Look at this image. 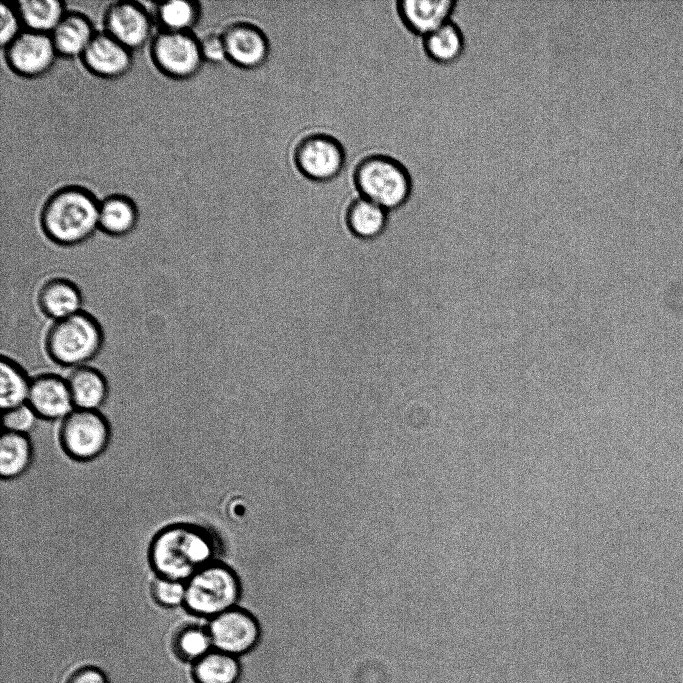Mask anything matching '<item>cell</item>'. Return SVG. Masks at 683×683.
Returning a JSON list of instances; mask_svg holds the SVG:
<instances>
[{
  "instance_id": "9",
  "label": "cell",
  "mask_w": 683,
  "mask_h": 683,
  "mask_svg": "<svg viewBox=\"0 0 683 683\" xmlns=\"http://www.w3.org/2000/svg\"><path fill=\"white\" fill-rule=\"evenodd\" d=\"M152 13L136 1L110 3L103 14V31L132 52L152 39Z\"/></svg>"
},
{
  "instance_id": "23",
  "label": "cell",
  "mask_w": 683,
  "mask_h": 683,
  "mask_svg": "<svg viewBox=\"0 0 683 683\" xmlns=\"http://www.w3.org/2000/svg\"><path fill=\"white\" fill-rule=\"evenodd\" d=\"M24 29L50 34L67 10L59 0H19L14 2Z\"/></svg>"
},
{
  "instance_id": "18",
  "label": "cell",
  "mask_w": 683,
  "mask_h": 683,
  "mask_svg": "<svg viewBox=\"0 0 683 683\" xmlns=\"http://www.w3.org/2000/svg\"><path fill=\"white\" fill-rule=\"evenodd\" d=\"M96 31L90 19L76 11H67L50 33L58 56L81 57Z\"/></svg>"
},
{
  "instance_id": "2",
  "label": "cell",
  "mask_w": 683,
  "mask_h": 683,
  "mask_svg": "<svg viewBox=\"0 0 683 683\" xmlns=\"http://www.w3.org/2000/svg\"><path fill=\"white\" fill-rule=\"evenodd\" d=\"M99 201L88 189L70 185L53 192L40 212L45 236L60 246H75L93 236L98 226Z\"/></svg>"
},
{
  "instance_id": "6",
  "label": "cell",
  "mask_w": 683,
  "mask_h": 683,
  "mask_svg": "<svg viewBox=\"0 0 683 683\" xmlns=\"http://www.w3.org/2000/svg\"><path fill=\"white\" fill-rule=\"evenodd\" d=\"M111 428L100 410L74 409L61 422L59 441L65 454L79 462L98 458L107 449Z\"/></svg>"
},
{
  "instance_id": "27",
  "label": "cell",
  "mask_w": 683,
  "mask_h": 683,
  "mask_svg": "<svg viewBox=\"0 0 683 683\" xmlns=\"http://www.w3.org/2000/svg\"><path fill=\"white\" fill-rule=\"evenodd\" d=\"M213 649L207 627L187 625L174 636L173 650L176 655L186 661L196 662Z\"/></svg>"
},
{
  "instance_id": "15",
  "label": "cell",
  "mask_w": 683,
  "mask_h": 683,
  "mask_svg": "<svg viewBox=\"0 0 683 683\" xmlns=\"http://www.w3.org/2000/svg\"><path fill=\"white\" fill-rule=\"evenodd\" d=\"M455 0H402L397 2V13L411 32L422 37L452 19Z\"/></svg>"
},
{
  "instance_id": "19",
  "label": "cell",
  "mask_w": 683,
  "mask_h": 683,
  "mask_svg": "<svg viewBox=\"0 0 683 683\" xmlns=\"http://www.w3.org/2000/svg\"><path fill=\"white\" fill-rule=\"evenodd\" d=\"M138 220L137 205L126 195L111 194L99 201L98 226L107 235H128L136 228Z\"/></svg>"
},
{
  "instance_id": "8",
  "label": "cell",
  "mask_w": 683,
  "mask_h": 683,
  "mask_svg": "<svg viewBox=\"0 0 683 683\" xmlns=\"http://www.w3.org/2000/svg\"><path fill=\"white\" fill-rule=\"evenodd\" d=\"M293 161L305 178L328 182L340 175L346 162L342 143L334 136L315 132L302 137L295 145Z\"/></svg>"
},
{
  "instance_id": "21",
  "label": "cell",
  "mask_w": 683,
  "mask_h": 683,
  "mask_svg": "<svg viewBox=\"0 0 683 683\" xmlns=\"http://www.w3.org/2000/svg\"><path fill=\"white\" fill-rule=\"evenodd\" d=\"M422 44L429 58L441 64H449L462 55L465 36L461 27L450 19L423 36Z\"/></svg>"
},
{
  "instance_id": "16",
  "label": "cell",
  "mask_w": 683,
  "mask_h": 683,
  "mask_svg": "<svg viewBox=\"0 0 683 683\" xmlns=\"http://www.w3.org/2000/svg\"><path fill=\"white\" fill-rule=\"evenodd\" d=\"M37 302L45 316L57 321L80 312L83 296L74 281L65 277H54L41 285Z\"/></svg>"
},
{
  "instance_id": "1",
  "label": "cell",
  "mask_w": 683,
  "mask_h": 683,
  "mask_svg": "<svg viewBox=\"0 0 683 683\" xmlns=\"http://www.w3.org/2000/svg\"><path fill=\"white\" fill-rule=\"evenodd\" d=\"M215 554V540L208 530L192 523H174L154 535L148 561L156 576L186 582L214 562Z\"/></svg>"
},
{
  "instance_id": "28",
  "label": "cell",
  "mask_w": 683,
  "mask_h": 683,
  "mask_svg": "<svg viewBox=\"0 0 683 683\" xmlns=\"http://www.w3.org/2000/svg\"><path fill=\"white\" fill-rule=\"evenodd\" d=\"M151 595L157 604L165 608L184 605L186 582L156 576L151 584Z\"/></svg>"
},
{
  "instance_id": "22",
  "label": "cell",
  "mask_w": 683,
  "mask_h": 683,
  "mask_svg": "<svg viewBox=\"0 0 683 683\" xmlns=\"http://www.w3.org/2000/svg\"><path fill=\"white\" fill-rule=\"evenodd\" d=\"M33 446L28 434L3 431L0 438V475L11 480L31 466Z\"/></svg>"
},
{
  "instance_id": "10",
  "label": "cell",
  "mask_w": 683,
  "mask_h": 683,
  "mask_svg": "<svg viewBox=\"0 0 683 683\" xmlns=\"http://www.w3.org/2000/svg\"><path fill=\"white\" fill-rule=\"evenodd\" d=\"M2 50L10 70L26 78L46 74L58 56L50 34L26 29Z\"/></svg>"
},
{
  "instance_id": "20",
  "label": "cell",
  "mask_w": 683,
  "mask_h": 683,
  "mask_svg": "<svg viewBox=\"0 0 683 683\" xmlns=\"http://www.w3.org/2000/svg\"><path fill=\"white\" fill-rule=\"evenodd\" d=\"M387 215V210L360 196L348 205L345 221L354 236L361 239H373L384 231L388 220Z\"/></svg>"
},
{
  "instance_id": "30",
  "label": "cell",
  "mask_w": 683,
  "mask_h": 683,
  "mask_svg": "<svg viewBox=\"0 0 683 683\" xmlns=\"http://www.w3.org/2000/svg\"><path fill=\"white\" fill-rule=\"evenodd\" d=\"M0 23V43L3 49L24 30L14 3H1Z\"/></svg>"
},
{
  "instance_id": "13",
  "label": "cell",
  "mask_w": 683,
  "mask_h": 683,
  "mask_svg": "<svg viewBox=\"0 0 683 683\" xmlns=\"http://www.w3.org/2000/svg\"><path fill=\"white\" fill-rule=\"evenodd\" d=\"M85 68L97 77L115 79L132 67V51L105 31L96 32L80 57Z\"/></svg>"
},
{
  "instance_id": "25",
  "label": "cell",
  "mask_w": 683,
  "mask_h": 683,
  "mask_svg": "<svg viewBox=\"0 0 683 683\" xmlns=\"http://www.w3.org/2000/svg\"><path fill=\"white\" fill-rule=\"evenodd\" d=\"M201 16V6L197 1L173 0L155 3L153 19L160 30L172 32H192Z\"/></svg>"
},
{
  "instance_id": "31",
  "label": "cell",
  "mask_w": 683,
  "mask_h": 683,
  "mask_svg": "<svg viewBox=\"0 0 683 683\" xmlns=\"http://www.w3.org/2000/svg\"><path fill=\"white\" fill-rule=\"evenodd\" d=\"M199 43L204 61L220 64L227 60L226 49L221 33H207L199 38Z\"/></svg>"
},
{
  "instance_id": "26",
  "label": "cell",
  "mask_w": 683,
  "mask_h": 683,
  "mask_svg": "<svg viewBox=\"0 0 683 683\" xmlns=\"http://www.w3.org/2000/svg\"><path fill=\"white\" fill-rule=\"evenodd\" d=\"M0 382L2 411L27 403L31 379L28 378L25 369L19 363L11 358L2 357Z\"/></svg>"
},
{
  "instance_id": "32",
  "label": "cell",
  "mask_w": 683,
  "mask_h": 683,
  "mask_svg": "<svg viewBox=\"0 0 683 683\" xmlns=\"http://www.w3.org/2000/svg\"><path fill=\"white\" fill-rule=\"evenodd\" d=\"M67 683H108L105 674L94 666H85L76 670Z\"/></svg>"
},
{
  "instance_id": "3",
  "label": "cell",
  "mask_w": 683,
  "mask_h": 683,
  "mask_svg": "<svg viewBox=\"0 0 683 683\" xmlns=\"http://www.w3.org/2000/svg\"><path fill=\"white\" fill-rule=\"evenodd\" d=\"M103 344L101 324L84 310L53 321L45 336V349L50 359L71 369L88 365L100 353Z\"/></svg>"
},
{
  "instance_id": "24",
  "label": "cell",
  "mask_w": 683,
  "mask_h": 683,
  "mask_svg": "<svg viewBox=\"0 0 683 683\" xmlns=\"http://www.w3.org/2000/svg\"><path fill=\"white\" fill-rule=\"evenodd\" d=\"M239 675L237 657L214 648L192 666L195 683H236Z\"/></svg>"
},
{
  "instance_id": "11",
  "label": "cell",
  "mask_w": 683,
  "mask_h": 683,
  "mask_svg": "<svg viewBox=\"0 0 683 683\" xmlns=\"http://www.w3.org/2000/svg\"><path fill=\"white\" fill-rule=\"evenodd\" d=\"M207 629L213 648L234 656L252 649L259 640L255 617L246 609L231 608L209 619Z\"/></svg>"
},
{
  "instance_id": "7",
  "label": "cell",
  "mask_w": 683,
  "mask_h": 683,
  "mask_svg": "<svg viewBox=\"0 0 683 683\" xmlns=\"http://www.w3.org/2000/svg\"><path fill=\"white\" fill-rule=\"evenodd\" d=\"M150 57L162 74L178 80L195 76L204 62L199 38L192 32L160 30L150 41Z\"/></svg>"
},
{
  "instance_id": "12",
  "label": "cell",
  "mask_w": 683,
  "mask_h": 683,
  "mask_svg": "<svg viewBox=\"0 0 683 683\" xmlns=\"http://www.w3.org/2000/svg\"><path fill=\"white\" fill-rule=\"evenodd\" d=\"M227 61L242 69L263 66L270 53V43L265 32L249 21H235L221 32Z\"/></svg>"
},
{
  "instance_id": "17",
  "label": "cell",
  "mask_w": 683,
  "mask_h": 683,
  "mask_svg": "<svg viewBox=\"0 0 683 683\" xmlns=\"http://www.w3.org/2000/svg\"><path fill=\"white\" fill-rule=\"evenodd\" d=\"M75 409L100 410L109 395V385L98 369L84 365L71 369L66 378Z\"/></svg>"
},
{
  "instance_id": "4",
  "label": "cell",
  "mask_w": 683,
  "mask_h": 683,
  "mask_svg": "<svg viewBox=\"0 0 683 683\" xmlns=\"http://www.w3.org/2000/svg\"><path fill=\"white\" fill-rule=\"evenodd\" d=\"M353 182L360 196L385 210L402 207L412 192V178L407 167L386 154H370L354 168Z\"/></svg>"
},
{
  "instance_id": "5",
  "label": "cell",
  "mask_w": 683,
  "mask_h": 683,
  "mask_svg": "<svg viewBox=\"0 0 683 683\" xmlns=\"http://www.w3.org/2000/svg\"><path fill=\"white\" fill-rule=\"evenodd\" d=\"M239 585L231 569L212 562L186 581L184 607L208 619L236 607Z\"/></svg>"
},
{
  "instance_id": "29",
  "label": "cell",
  "mask_w": 683,
  "mask_h": 683,
  "mask_svg": "<svg viewBox=\"0 0 683 683\" xmlns=\"http://www.w3.org/2000/svg\"><path fill=\"white\" fill-rule=\"evenodd\" d=\"M37 418L27 403L2 411L3 431L28 434L34 427Z\"/></svg>"
},
{
  "instance_id": "14",
  "label": "cell",
  "mask_w": 683,
  "mask_h": 683,
  "mask_svg": "<svg viewBox=\"0 0 683 683\" xmlns=\"http://www.w3.org/2000/svg\"><path fill=\"white\" fill-rule=\"evenodd\" d=\"M27 404L44 420H63L75 409L66 378L54 373L31 379Z\"/></svg>"
}]
</instances>
